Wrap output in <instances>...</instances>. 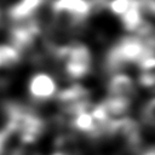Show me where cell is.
I'll use <instances>...</instances> for the list:
<instances>
[{"mask_svg": "<svg viewBox=\"0 0 155 155\" xmlns=\"http://www.w3.org/2000/svg\"><path fill=\"white\" fill-rule=\"evenodd\" d=\"M155 53L140 36H126L120 39L105 56V69L109 73L119 71L127 64L139 63Z\"/></svg>", "mask_w": 155, "mask_h": 155, "instance_id": "1", "label": "cell"}, {"mask_svg": "<svg viewBox=\"0 0 155 155\" xmlns=\"http://www.w3.org/2000/svg\"><path fill=\"white\" fill-rule=\"evenodd\" d=\"M51 52L56 61L62 64L64 74L68 79H82L91 71L92 54L90 48L81 42L53 46Z\"/></svg>", "mask_w": 155, "mask_h": 155, "instance_id": "2", "label": "cell"}, {"mask_svg": "<svg viewBox=\"0 0 155 155\" xmlns=\"http://www.w3.org/2000/svg\"><path fill=\"white\" fill-rule=\"evenodd\" d=\"M92 8L91 0H53L51 4V10L56 18L62 19L68 25H78L87 19Z\"/></svg>", "mask_w": 155, "mask_h": 155, "instance_id": "3", "label": "cell"}, {"mask_svg": "<svg viewBox=\"0 0 155 155\" xmlns=\"http://www.w3.org/2000/svg\"><path fill=\"white\" fill-rule=\"evenodd\" d=\"M28 92L29 96L38 102L48 101L57 94V84L50 74L36 73L28 82Z\"/></svg>", "mask_w": 155, "mask_h": 155, "instance_id": "4", "label": "cell"}, {"mask_svg": "<svg viewBox=\"0 0 155 155\" xmlns=\"http://www.w3.org/2000/svg\"><path fill=\"white\" fill-rule=\"evenodd\" d=\"M45 2L46 0H17L8 7L7 16L16 23L30 21Z\"/></svg>", "mask_w": 155, "mask_h": 155, "instance_id": "5", "label": "cell"}, {"mask_svg": "<svg viewBox=\"0 0 155 155\" xmlns=\"http://www.w3.org/2000/svg\"><path fill=\"white\" fill-rule=\"evenodd\" d=\"M108 93L110 97H120L132 102L136 97V86L131 76L117 73L108 81Z\"/></svg>", "mask_w": 155, "mask_h": 155, "instance_id": "6", "label": "cell"}, {"mask_svg": "<svg viewBox=\"0 0 155 155\" xmlns=\"http://www.w3.org/2000/svg\"><path fill=\"white\" fill-rule=\"evenodd\" d=\"M131 101L120 98V97H110L108 96L104 101L101 102V105L105 110L108 117L110 120L119 119L122 116H126V113L131 108Z\"/></svg>", "mask_w": 155, "mask_h": 155, "instance_id": "7", "label": "cell"}, {"mask_svg": "<svg viewBox=\"0 0 155 155\" xmlns=\"http://www.w3.org/2000/svg\"><path fill=\"white\" fill-rule=\"evenodd\" d=\"M140 86L145 88H155V56H149L138 63Z\"/></svg>", "mask_w": 155, "mask_h": 155, "instance_id": "8", "label": "cell"}, {"mask_svg": "<svg viewBox=\"0 0 155 155\" xmlns=\"http://www.w3.org/2000/svg\"><path fill=\"white\" fill-rule=\"evenodd\" d=\"M142 119L148 126L155 128V98L147 102L145 105L143 107Z\"/></svg>", "mask_w": 155, "mask_h": 155, "instance_id": "9", "label": "cell"}, {"mask_svg": "<svg viewBox=\"0 0 155 155\" xmlns=\"http://www.w3.org/2000/svg\"><path fill=\"white\" fill-rule=\"evenodd\" d=\"M10 155H40V154H39L36 150L29 148L28 145H23V144H22L21 147L15 148V149L11 151Z\"/></svg>", "mask_w": 155, "mask_h": 155, "instance_id": "10", "label": "cell"}, {"mask_svg": "<svg viewBox=\"0 0 155 155\" xmlns=\"http://www.w3.org/2000/svg\"><path fill=\"white\" fill-rule=\"evenodd\" d=\"M7 136L4 134L2 132H0V155L4 154L5 151V147H6V142H7Z\"/></svg>", "mask_w": 155, "mask_h": 155, "instance_id": "11", "label": "cell"}, {"mask_svg": "<svg viewBox=\"0 0 155 155\" xmlns=\"http://www.w3.org/2000/svg\"><path fill=\"white\" fill-rule=\"evenodd\" d=\"M140 155H155V145L149 147L148 149H145Z\"/></svg>", "mask_w": 155, "mask_h": 155, "instance_id": "12", "label": "cell"}, {"mask_svg": "<svg viewBox=\"0 0 155 155\" xmlns=\"http://www.w3.org/2000/svg\"><path fill=\"white\" fill-rule=\"evenodd\" d=\"M5 67V62H4V57H2V52H1V45H0V68Z\"/></svg>", "mask_w": 155, "mask_h": 155, "instance_id": "13", "label": "cell"}, {"mask_svg": "<svg viewBox=\"0 0 155 155\" xmlns=\"http://www.w3.org/2000/svg\"><path fill=\"white\" fill-rule=\"evenodd\" d=\"M51 155H68V154H64V153H61V151H54V153L51 154Z\"/></svg>", "mask_w": 155, "mask_h": 155, "instance_id": "14", "label": "cell"}]
</instances>
